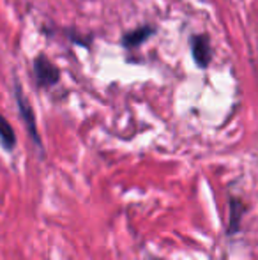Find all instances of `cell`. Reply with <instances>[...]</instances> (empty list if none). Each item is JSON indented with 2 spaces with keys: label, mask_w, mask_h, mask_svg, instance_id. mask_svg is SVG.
<instances>
[{
  "label": "cell",
  "mask_w": 258,
  "mask_h": 260,
  "mask_svg": "<svg viewBox=\"0 0 258 260\" xmlns=\"http://www.w3.org/2000/svg\"><path fill=\"white\" fill-rule=\"evenodd\" d=\"M14 98H16L18 112H20L21 120H23L25 127H27V133L30 135L34 144L38 145L39 149H43V142H41V137H39V131H38V122H35L34 110H32V105L28 103L27 98H25L23 89H21V83L18 78H14Z\"/></svg>",
  "instance_id": "cell-1"
},
{
  "label": "cell",
  "mask_w": 258,
  "mask_h": 260,
  "mask_svg": "<svg viewBox=\"0 0 258 260\" xmlns=\"http://www.w3.org/2000/svg\"><path fill=\"white\" fill-rule=\"evenodd\" d=\"M32 68H34L35 80H38V83L41 87H46V89H48V87H53L59 83L60 69L57 68L46 55H38V57L34 58Z\"/></svg>",
  "instance_id": "cell-2"
},
{
  "label": "cell",
  "mask_w": 258,
  "mask_h": 260,
  "mask_svg": "<svg viewBox=\"0 0 258 260\" xmlns=\"http://www.w3.org/2000/svg\"><path fill=\"white\" fill-rule=\"evenodd\" d=\"M191 55L195 58V64L202 69H207L212 62V46L207 34H196L191 38Z\"/></svg>",
  "instance_id": "cell-3"
},
{
  "label": "cell",
  "mask_w": 258,
  "mask_h": 260,
  "mask_svg": "<svg viewBox=\"0 0 258 260\" xmlns=\"http://www.w3.org/2000/svg\"><path fill=\"white\" fill-rule=\"evenodd\" d=\"M154 34H156L154 25H141V27L134 28V30L122 36L121 43L124 48H138V46H141L143 43H147Z\"/></svg>",
  "instance_id": "cell-4"
},
{
  "label": "cell",
  "mask_w": 258,
  "mask_h": 260,
  "mask_svg": "<svg viewBox=\"0 0 258 260\" xmlns=\"http://www.w3.org/2000/svg\"><path fill=\"white\" fill-rule=\"evenodd\" d=\"M242 214H244V206L239 199L230 197V221H228V236H234L241 230V221H242Z\"/></svg>",
  "instance_id": "cell-5"
},
{
  "label": "cell",
  "mask_w": 258,
  "mask_h": 260,
  "mask_svg": "<svg viewBox=\"0 0 258 260\" xmlns=\"http://www.w3.org/2000/svg\"><path fill=\"white\" fill-rule=\"evenodd\" d=\"M0 144L9 152L16 147V135H14V129L9 124V120H7L2 113H0Z\"/></svg>",
  "instance_id": "cell-6"
}]
</instances>
